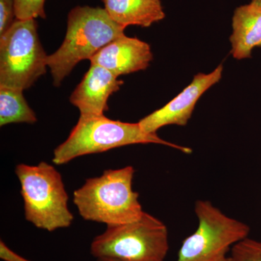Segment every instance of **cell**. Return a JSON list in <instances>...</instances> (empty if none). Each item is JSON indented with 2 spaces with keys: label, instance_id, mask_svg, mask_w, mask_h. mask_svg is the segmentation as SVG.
<instances>
[{
  "label": "cell",
  "instance_id": "obj_1",
  "mask_svg": "<svg viewBox=\"0 0 261 261\" xmlns=\"http://www.w3.org/2000/svg\"><path fill=\"white\" fill-rule=\"evenodd\" d=\"M125 29L102 8L77 6L70 10L64 41L58 50L47 56L55 87H60L80 62L90 60L109 43L124 35Z\"/></svg>",
  "mask_w": 261,
  "mask_h": 261
},
{
  "label": "cell",
  "instance_id": "obj_2",
  "mask_svg": "<svg viewBox=\"0 0 261 261\" xmlns=\"http://www.w3.org/2000/svg\"><path fill=\"white\" fill-rule=\"evenodd\" d=\"M135 170L128 166L108 169L99 177L88 178L73 193V202L84 219L108 225L137 221L145 211L138 192L132 188Z\"/></svg>",
  "mask_w": 261,
  "mask_h": 261
},
{
  "label": "cell",
  "instance_id": "obj_3",
  "mask_svg": "<svg viewBox=\"0 0 261 261\" xmlns=\"http://www.w3.org/2000/svg\"><path fill=\"white\" fill-rule=\"evenodd\" d=\"M151 143L167 146L185 154L192 152L190 147L163 140L157 134L147 133L139 123L114 121L105 115L80 116L67 140L55 149L53 162L60 166L86 154L123 146Z\"/></svg>",
  "mask_w": 261,
  "mask_h": 261
},
{
  "label": "cell",
  "instance_id": "obj_4",
  "mask_svg": "<svg viewBox=\"0 0 261 261\" xmlns=\"http://www.w3.org/2000/svg\"><path fill=\"white\" fill-rule=\"evenodd\" d=\"M15 172L20 184L27 221L48 231L69 227L74 217L61 173L49 163H20Z\"/></svg>",
  "mask_w": 261,
  "mask_h": 261
},
{
  "label": "cell",
  "instance_id": "obj_5",
  "mask_svg": "<svg viewBox=\"0 0 261 261\" xmlns=\"http://www.w3.org/2000/svg\"><path fill=\"white\" fill-rule=\"evenodd\" d=\"M168 250L167 226L146 212L134 222L108 225L90 246L96 258L116 261H164Z\"/></svg>",
  "mask_w": 261,
  "mask_h": 261
},
{
  "label": "cell",
  "instance_id": "obj_6",
  "mask_svg": "<svg viewBox=\"0 0 261 261\" xmlns=\"http://www.w3.org/2000/svg\"><path fill=\"white\" fill-rule=\"evenodd\" d=\"M35 19L15 20L0 37V87L25 90L47 72Z\"/></svg>",
  "mask_w": 261,
  "mask_h": 261
},
{
  "label": "cell",
  "instance_id": "obj_7",
  "mask_svg": "<svg viewBox=\"0 0 261 261\" xmlns=\"http://www.w3.org/2000/svg\"><path fill=\"white\" fill-rule=\"evenodd\" d=\"M195 213L198 227L184 240L176 261H218L230 247L248 238V225L226 216L210 201H196Z\"/></svg>",
  "mask_w": 261,
  "mask_h": 261
},
{
  "label": "cell",
  "instance_id": "obj_8",
  "mask_svg": "<svg viewBox=\"0 0 261 261\" xmlns=\"http://www.w3.org/2000/svg\"><path fill=\"white\" fill-rule=\"evenodd\" d=\"M224 66L220 64L210 73L195 75L191 84L166 106L145 117L138 122L147 133L156 134L157 130L168 125L185 126L191 118L197 101L211 87L222 78Z\"/></svg>",
  "mask_w": 261,
  "mask_h": 261
},
{
  "label": "cell",
  "instance_id": "obj_9",
  "mask_svg": "<svg viewBox=\"0 0 261 261\" xmlns=\"http://www.w3.org/2000/svg\"><path fill=\"white\" fill-rule=\"evenodd\" d=\"M152 59L149 44L124 34L101 49L89 61L91 64L102 66L118 77L147 69Z\"/></svg>",
  "mask_w": 261,
  "mask_h": 261
},
{
  "label": "cell",
  "instance_id": "obj_10",
  "mask_svg": "<svg viewBox=\"0 0 261 261\" xmlns=\"http://www.w3.org/2000/svg\"><path fill=\"white\" fill-rule=\"evenodd\" d=\"M123 82L102 66L91 64L83 80L70 97L72 105L80 111V116H99L109 110L108 101L118 92Z\"/></svg>",
  "mask_w": 261,
  "mask_h": 261
},
{
  "label": "cell",
  "instance_id": "obj_11",
  "mask_svg": "<svg viewBox=\"0 0 261 261\" xmlns=\"http://www.w3.org/2000/svg\"><path fill=\"white\" fill-rule=\"evenodd\" d=\"M230 37L231 54L237 60L251 57L252 49L261 47V8L250 4L234 10Z\"/></svg>",
  "mask_w": 261,
  "mask_h": 261
},
{
  "label": "cell",
  "instance_id": "obj_12",
  "mask_svg": "<svg viewBox=\"0 0 261 261\" xmlns=\"http://www.w3.org/2000/svg\"><path fill=\"white\" fill-rule=\"evenodd\" d=\"M105 10L116 23L149 27L165 18L161 0H102Z\"/></svg>",
  "mask_w": 261,
  "mask_h": 261
},
{
  "label": "cell",
  "instance_id": "obj_13",
  "mask_svg": "<svg viewBox=\"0 0 261 261\" xmlns=\"http://www.w3.org/2000/svg\"><path fill=\"white\" fill-rule=\"evenodd\" d=\"M23 92L20 89L0 87V126L37 121L35 113L29 107Z\"/></svg>",
  "mask_w": 261,
  "mask_h": 261
},
{
  "label": "cell",
  "instance_id": "obj_14",
  "mask_svg": "<svg viewBox=\"0 0 261 261\" xmlns=\"http://www.w3.org/2000/svg\"><path fill=\"white\" fill-rule=\"evenodd\" d=\"M231 257L236 261H261V242L245 239L233 245Z\"/></svg>",
  "mask_w": 261,
  "mask_h": 261
},
{
  "label": "cell",
  "instance_id": "obj_15",
  "mask_svg": "<svg viewBox=\"0 0 261 261\" xmlns=\"http://www.w3.org/2000/svg\"><path fill=\"white\" fill-rule=\"evenodd\" d=\"M44 3L45 0H14L15 18L18 20L45 18Z\"/></svg>",
  "mask_w": 261,
  "mask_h": 261
},
{
  "label": "cell",
  "instance_id": "obj_16",
  "mask_svg": "<svg viewBox=\"0 0 261 261\" xmlns=\"http://www.w3.org/2000/svg\"><path fill=\"white\" fill-rule=\"evenodd\" d=\"M14 0H0V37L14 23Z\"/></svg>",
  "mask_w": 261,
  "mask_h": 261
},
{
  "label": "cell",
  "instance_id": "obj_17",
  "mask_svg": "<svg viewBox=\"0 0 261 261\" xmlns=\"http://www.w3.org/2000/svg\"><path fill=\"white\" fill-rule=\"evenodd\" d=\"M0 257L5 261H31L13 252L3 240L0 241Z\"/></svg>",
  "mask_w": 261,
  "mask_h": 261
},
{
  "label": "cell",
  "instance_id": "obj_18",
  "mask_svg": "<svg viewBox=\"0 0 261 261\" xmlns=\"http://www.w3.org/2000/svg\"><path fill=\"white\" fill-rule=\"evenodd\" d=\"M218 261H236L232 257H224L223 258L220 259Z\"/></svg>",
  "mask_w": 261,
  "mask_h": 261
},
{
  "label": "cell",
  "instance_id": "obj_19",
  "mask_svg": "<svg viewBox=\"0 0 261 261\" xmlns=\"http://www.w3.org/2000/svg\"><path fill=\"white\" fill-rule=\"evenodd\" d=\"M251 3L261 8V0H251Z\"/></svg>",
  "mask_w": 261,
  "mask_h": 261
},
{
  "label": "cell",
  "instance_id": "obj_20",
  "mask_svg": "<svg viewBox=\"0 0 261 261\" xmlns=\"http://www.w3.org/2000/svg\"><path fill=\"white\" fill-rule=\"evenodd\" d=\"M97 261H116V260H111V259H97Z\"/></svg>",
  "mask_w": 261,
  "mask_h": 261
}]
</instances>
